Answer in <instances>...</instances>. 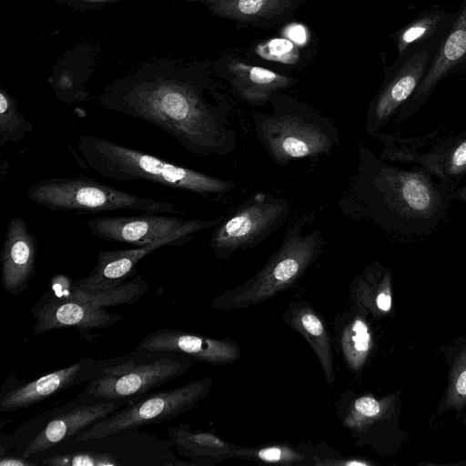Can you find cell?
<instances>
[{
    "mask_svg": "<svg viewBox=\"0 0 466 466\" xmlns=\"http://www.w3.org/2000/svg\"><path fill=\"white\" fill-rule=\"evenodd\" d=\"M35 320L34 333L40 335L54 329H76L86 339L93 329L110 328L124 317L117 313L69 299L47 291L30 309Z\"/></svg>",
    "mask_w": 466,
    "mask_h": 466,
    "instance_id": "11",
    "label": "cell"
},
{
    "mask_svg": "<svg viewBox=\"0 0 466 466\" xmlns=\"http://www.w3.org/2000/svg\"><path fill=\"white\" fill-rule=\"evenodd\" d=\"M205 4L218 16L238 22H261L284 15L297 0H187Z\"/></svg>",
    "mask_w": 466,
    "mask_h": 466,
    "instance_id": "24",
    "label": "cell"
},
{
    "mask_svg": "<svg viewBox=\"0 0 466 466\" xmlns=\"http://www.w3.org/2000/svg\"><path fill=\"white\" fill-rule=\"evenodd\" d=\"M167 434L176 451L193 466H215L234 459L241 446L212 432L192 429L186 423L168 427Z\"/></svg>",
    "mask_w": 466,
    "mask_h": 466,
    "instance_id": "19",
    "label": "cell"
},
{
    "mask_svg": "<svg viewBox=\"0 0 466 466\" xmlns=\"http://www.w3.org/2000/svg\"><path fill=\"white\" fill-rule=\"evenodd\" d=\"M100 368V361L82 359L79 361L49 372L35 380H18L13 373L6 377L0 391V411L7 412L32 406L70 387L92 380Z\"/></svg>",
    "mask_w": 466,
    "mask_h": 466,
    "instance_id": "12",
    "label": "cell"
},
{
    "mask_svg": "<svg viewBox=\"0 0 466 466\" xmlns=\"http://www.w3.org/2000/svg\"><path fill=\"white\" fill-rule=\"evenodd\" d=\"M35 463L30 461L28 458L17 456H0V466H35Z\"/></svg>",
    "mask_w": 466,
    "mask_h": 466,
    "instance_id": "33",
    "label": "cell"
},
{
    "mask_svg": "<svg viewBox=\"0 0 466 466\" xmlns=\"http://www.w3.org/2000/svg\"><path fill=\"white\" fill-rule=\"evenodd\" d=\"M234 459L280 465L311 464L308 450L287 443H273L253 448L240 446Z\"/></svg>",
    "mask_w": 466,
    "mask_h": 466,
    "instance_id": "25",
    "label": "cell"
},
{
    "mask_svg": "<svg viewBox=\"0 0 466 466\" xmlns=\"http://www.w3.org/2000/svg\"><path fill=\"white\" fill-rule=\"evenodd\" d=\"M147 351V358L126 355L100 361L85 393L102 400H137L151 390L187 372L195 360L171 351Z\"/></svg>",
    "mask_w": 466,
    "mask_h": 466,
    "instance_id": "5",
    "label": "cell"
},
{
    "mask_svg": "<svg viewBox=\"0 0 466 466\" xmlns=\"http://www.w3.org/2000/svg\"><path fill=\"white\" fill-rule=\"evenodd\" d=\"M311 457V464L319 465V466H366L370 465V463L366 461L356 457L350 456H341L340 454L336 453V456H323L320 454H317L309 451Z\"/></svg>",
    "mask_w": 466,
    "mask_h": 466,
    "instance_id": "29",
    "label": "cell"
},
{
    "mask_svg": "<svg viewBox=\"0 0 466 466\" xmlns=\"http://www.w3.org/2000/svg\"><path fill=\"white\" fill-rule=\"evenodd\" d=\"M451 172L459 173L466 169V140L458 145L449 157Z\"/></svg>",
    "mask_w": 466,
    "mask_h": 466,
    "instance_id": "31",
    "label": "cell"
},
{
    "mask_svg": "<svg viewBox=\"0 0 466 466\" xmlns=\"http://www.w3.org/2000/svg\"><path fill=\"white\" fill-rule=\"evenodd\" d=\"M76 147L86 165L105 178L144 180L205 198L224 195L236 187L232 180L180 167L94 135L79 136Z\"/></svg>",
    "mask_w": 466,
    "mask_h": 466,
    "instance_id": "2",
    "label": "cell"
},
{
    "mask_svg": "<svg viewBox=\"0 0 466 466\" xmlns=\"http://www.w3.org/2000/svg\"><path fill=\"white\" fill-rule=\"evenodd\" d=\"M255 52L262 58L294 65L299 58L297 46L289 39L273 38L256 46Z\"/></svg>",
    "mask_w": 466,
    "mask_h": 466,
    "instance_id": "28",
    "label": "cell"
},
{
    "mask_svg": "<svg viewBox=\"0 0 466 466\" xmlns=\"http://www.w3.org/2000/svg\"><path fill=\"white\" fill-rule=\"evenodd\" d=\"M304 225L303 218L294 222L265 265L241 285L217 296L210 308L223 311L245 309L293 286L318 259L325 245L319 229L305 233Z\"/></svg>",
    "mask_w": 466,
    "mask_h": 466,
    "instance_id": "3",
    "label": "cell"
},
{
    "mask_svg": "<svg viewBox=\"0 0 466 466\" xmlns=\"http://www.w3.org/2000/svg\"><path fill=\"white\" fill-rule=\"evenodd\" d=\"M37 238L20 217H12L1 256V281L9 294L25 292L36 270Z\"/></svg>",
    "mask_w": 466,
    "mask_h": 466,
    "instance_id": "14",
    "label": "cell"
},
{
    "mask_svg": "<svg viewBox=\"0 0 466 466\" xmlns=\"http://www.w3.org/2000/svg\"><path fill=\"white\" fill-rule=\"evenodd\" d=\"M212 385L211 378H202L173 390L150 392L92 424L77 436L76 441L101 439L177 418L206 398Z\"/></svg>",
    "mask_w": 466,
    "mask_h": 466,
    "instance_id": "7",
    "label": "cell"
},
{
    "mask_svg": "<svg viewBox=\"0 0 466 466\" xmlns=\"http://www.w3.org/2000/svg\"><path fill=\"white\" fill-rule=\"evenodd\" d=\"M466 72V0L456 19L444 36L415 93L410 98V107L422 104L437 85L450 75Z\"/></svg>",
    "mask_w": 466,
    "mask_h": 466,
    "instance_id": "15",
    "label": "cell"
},
{
    "mask_svg": "<svg viewBox=\"0 0 466 466\" xmlns=\"http://www.w3.org/2000/svg\"><path fill=\"white\" fill-rule=\"evenodd\" d=\"M339 351L349 370L357 371L371 346V334L365 319L348 309L334 318Z\"/></svg>",
    "mask_w": 466,
    "mask_h": 466,
    "instance_id": "23",
    "label": "cell"
},
{
    "mask_svg": "<svg viewBox=\"0 0 466 466\" xmlns=\"http://www.w3.org/2000/svg\"><path fill=\"white\" fill-rule=\"evenodd\" d=\"M124 400H104L80 405L54 417L22 451L24 457L46 451L127 405Z\"/></svg>",
    "mask_w": 466,
    "mask_h": 466,
    "instance_id": "17",
    "label": "cell"
},
{
    "mask_svg": "<svg viewBox=\"0 0 466 466\" xmlns=\"http://www.w3.org/2000/svg\"><path fill=\"white\" fill-rule=\"evenodd\" d=\"M54 2L63 5L70 9L86 12L97 10L107 5L123 2L125 0H53Z\"/></svg>",
    "mask_w": 466,
    "mask_h": 466,
    "instance_id": "30",
    "label": "cell"
},
{
    "mask_svg": "<svg viewBox=\"0 0 466 466\" xmlns=\"http://www.w3.org/2000/svg\"><path fill=\"white\" fill-rule=\"evenodd\" d=\"M137 349L176 352L210 365L231 364L241 356L239 344L232 339H213L169 328L147 333Z\"/></svg>",
    "mask_w": 466,
    "mask_h": 466,
    "instance_id": "13",
    "label": "cell"
},
{
    "mask_svg": "<svg viewBox=\"0 0 466 466\" xmlns=\"http://www.w3.org/2000/svg\"><path fill=\"white\" fill-rule=\"evenodd\" d=\"M98 103L157 127L199 157H224L237 147V133L226 111L211 104L204 86L171 60L147 63L113 81Z\"/></svg>",
    "mask_w": 466,
    "mask_h": 466,
    "instance_id": "1",
    "label": "cell"
},
{
    "mask_svg": "<svg viewBox=\"0 0 466 466\" xmlns=\"http://www.w3.org/2000/svg\"><path fill=\"white\" fill-rule=\"evenodd\" d=\"M457 12L435 4L419 13L392 34L398 56L414 45L441 41L451 30Z\"/></svg>",
    "mask_w": 466,
    "mask_h": 466,
    "instance_id": "22",
    "label": "cell"
},
{
    "mask_svg": "<svg viewBox=\"0 0 466 466\" xmlns=\"http://www.w3.org/2000/svg\"><path fill=\"white\" fill-rule=\"evenodd\" d=\"M47 466H119L120 463L107 452H78L49 456L42 461Z\"/></svg>",
    "mask_w": 466,
    "mask_h": 466,
    "instance_id": "27",
    "label": "cell"
},
{
    "mask_svg": "<svg viewBox=\"0 0 466 466\" xmlns=\"http://www.w3.org/2000/svg\"><path fill=\"white\" fill-rule=\"evenodd\" d=\"M456 390L461 395H466V370L459 376L456 382Z\"/></svg>",
    "mask_w": 466,
    "mask_h": 466,
    "instance_id": "35",
    "label": "cell"
},
{
    "mask_svg": "<svg viewBox=\"0 0 466 466\" xmlns=\"http://www.w3.org/2000/svg\"><path fill=\"white\" fill-rule=\"evenodd\" d=\"M461 198L465 199L466 201V187L462 188L460 192H458Z\"/></svg>",
    "mask_w": 466,
    "mask_h": 466,
    "instance_id": "36",
    "label": "cell"
},
{
    "mask_svg": "<svg viewBox=\"0 0 466 466\" xmlns=\"http://www.w3.org/2000/svg\"><path fill=\"white\" fill-rule=\"evenodd\" d=\"M147 289L148 283L142 274L119 285L102 289L78 287L65 276H56L51 285V291L56 295L98 308L134 304Z\"/></svg>",
    "mask_w": 466,
    "mask_h": 466,
    "instance_id": "20",
    "label": "cell"
},
{
    "mask_svg": "<svg viewBox=\"0 0 466 466\" xmlns=\"http://www.w3.org/2000/svg\"><path fill=\"white\" fill-rule=\"evenodd\" d=\"M222 218L211 220L184 219L177 217L146 213L131 217H96L87 222L90 233L106 241L137 247L153 244L163 238L194 234L216 227Z\"/></svg>",
    "mask_w": 466,
    "mask_h": 466,
    "instance_id": "9",
    "label": "cell"
},
{
    "mask_svg": "<svg viewBox=\"0 0 466 466\" xmlns=\"http://www.w3.org/2000/svg\"><path fill=\"white\" fill-rule=\"evenodd\" d=\"M34 128L18 108L17 100L0 86V145L16 143L26 137Z\"/></svg>",
    "mask_w": 466,
    "mask_h": 466,
    "instance_id": "26",
    "label": "cell"
},
{
    "mask_svg": "<svg viewBox=\"0 0 466 466\" xmlns=\"http://www.w3.org/2000/svg\"><path fill=\"white\" fill-rule=\"evenodd\" d=\"M442 41V40H441ZM441 41L411 46L387 69L384 84L372 102L366 129L377 131L415 93Z\"/></svg>",
    "mask_w": 466,
    "mask_h": 466,
    "instance_id": "10",
    "label": "cell"
},
{
    "mask_svg": "<svg viewBox=\"0 0 466 466\" xmlns=\"http://www.w3.org/2000/svg\"><path fill=\"white\" fill-rule=\"evenodd\" d=\"M257 138L278 165L329 155L339 143L329 119L309 111L275 110L271 115L251 116Z\"/></svg>",
    "mask_w": 466,
    "mask_h": 466,
    "instance_id": "6",
    "label": "cell"
},
{
    "mask_svg": "<svg viewBox=\"0 0 466 466\" xmlns=\"http://www.w3.org/2000/svg\"><path fill=\"white\" fill-rule=\"evenodd\" d=\"M282 320L306 339L320 364L326 382L331 386L336 380L332 343L319 313L309 302L294 300L289 304Z\"/></svg>",
    "mask_w": 466,
    "mask_h": 466,
    "instance_id": "18",
    "label": "cell"
},
{
    "mask_svg": "<svg viewBox=\"0 0 466 466\" xmlns=\"http://www.w3.org/2000/svg\"><path fill=\"white\" fill-rule=\"evenodd\" d=\"M284 35L298 45H304L309 40V33L307 29L299 24H292L284 30Z\"/></svg>",
    "mask_w": 466,
    "mask_h": 466,
    "instance_id": "32",
    "label": "cell"
},
{
    "mask_svg": "<svg viewBox=\"0 0 466 466\" xmlns=\"http://www.w3.org/2000/svg\"><path fill=\"white\" fill-rule=\"evenodd\" d=\"M26 197L50 210L96 213L133 209L146 213L184 214L169 201L139 197L82 175L40 179L27 187Z\"/></svg>",
    "mask_w": 466,
    "mask_h": 466,
    "instance_id": "4",
    "label": "cell"
},
{
    "mask_svg": "<svg viewBox=\"0 0 466 466\" xmlns=\"http://www.w3.org/2000/svg\"><path fill=\"white\" fill-rule=\"evenodd\" d=\"M377 308L381 311H388L391 308V298L387 292L379 295L376 301Z\"/></svg>",
    "mask_w": 466,
    "mask_h": 466,
    "instance_id": "34",
    "label": "cell"
},
{
    "mask_svg": "<svg viewBox=\"0 0 466 466\" xmlns=\"http://www.w3.org/2000/svg\"><path fill=\"white\" fill-rule=\"evenodd\" d=\"M227 67L235 95L253 106L264 105L275 93L296 82L291 77L239 61H232Z\"/></svg>",
    "mask_w": 466,
    "mask_h": 466,
    "instance_id": "21",
    "label": "cell"
},
{
    "mask_svg": "<svg viewBox=\"0 0 466 466\" xmlns=\"http://www.w3.org/2000/svg\"><path fill=\"white\" fill-rule=\"evenodd\" d=\"M289 211L287 199L258 192L215 227L209 248L219 259L254 248L283 225Z\"/></svg>",
    "mask_w": 466,
    "mask_h": 466,
    "instance_id": "8",
    "label": "cell"
},
{
    "mask_svg": "<svg viewBox=\"0 0 466 466\" xmlns=\"http://www.w3.org/2000/svg\"><path fill=\"white\" fill-rule=\"evenodd\" d=\"M192 237L174 235L153 244L130 249L101 250L89 275L73 279L75 285L87 289H102L119 285L136 272L137 264L155 249L164 246L184 244Z\"/></svg>",
    "mask_w": 466,
    "mask_h": 466,
    "instance_id": "16",
    "label": "cell"
}]
</instances>
